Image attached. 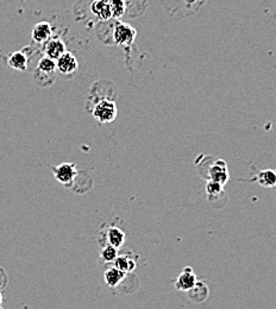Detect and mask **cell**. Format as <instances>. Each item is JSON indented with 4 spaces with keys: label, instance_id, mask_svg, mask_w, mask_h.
Masks as SVG:
<instances>
[{
    "label": "cell",
    "instance_id": "7a4b0ae2",
    "mask_svg": "<svg viewBox=\"0 0 276 309\" xmlns=\"http://www.w3.org/2000/svg\"><path fill=\"white\" fill-rule=\"evenodd\" d=\"M93 117L101 124H110L117 118V105L110 99H99L93 106Z\"/></svg>",
    "mask_w": 276,
    "mask_h": 309
},
{
    "label": "cell",
    "instance_id": "e0dca14e",
    "mask_svg": "<svg viewBox=\"0 0 276 309\" xmlns=\"http://www.w3.org/2000/svg\"><path fill=\"white\" fill-rule=\"evenodd\" d=\"M118 253V249L113 248L111 245H104L100 251V258L104 260L105 263H113L116 260Z\"/></svg>",
    "mask_w": 276,
    "mask_h": 309
},
{
    "label": "cell",
    "instance_id": "9a60e30c",
    "mask_svg": "<svg viewBox=\"0 0 276 309\" xmlns=\"http://www.w3.org/2000/svg\"><path fill=\"white\" fill-rule=\"evenodd\" d=\"M90 9H92V12L100 20H108L112 18V12H111L108 3H103L99 2V0H96V2L92 3Z\"/></svg>",
    "mask_w": 276,
    "mask_h": 309
},
{
    "label": "cell",
    "instance_id": "277c9868",
    "mask_svg": "<svg viewBox=\"0 0 276 309\" xmlns=\"http://www.w3.org/2000/svg\"><path fill=\"white\" fill-rule=\"evenodd\" d=\"M136 38V30L131 25L125 23H118L113 30V40L118 46L128 47L134 43Z\"/></svg>",
    "mask_w": 276,
    "mask_h": 309
},
{
    "label": "cell",
    "instance_id": "30bf717a",
    "mask_svg": "<svg viewBox=\"0 0 276 309\" xmlns=\"http://www.w3.org/2000/svg\"><path fill=\"white\" fill-rule=\"evenodd\" d=\"M188 298H190L191 301L197 302V303H202V302H205L207 300L208 295H209V290H208V286L206 284L204 281H197V283H195V286L192 288L191 290L187 291Z\"/></svg>",
    "mask_w": 276,
    "mask_h": 309
},
{
    "label": "cell",
    "instance_id": "d6986e66",
    "mask_svg": "<svg viewBox=\"0 0 276 309\" xmlns=\"http://www.w3.org/2000/svg\"><path fill=\"white\" fill-rule=\"evenodd\" d=\"M206 192H207V195L209 199H213V197H218L224 194V186H222L218 182L211 181L208 180L207 185H206Z\"/></svg>",
    "mask_w": 276,
    "mask_h": 309
},
{
    "label": "cell",
    "instance_id": "3957f363",
    "mask_svg": "<svg viewBox=\"0 0 276 309\" xmlns=\"http://www.w3.org/2000/svg\"><path fill=\"white\" fill-rule=\"evenodd\" d=\"M52 174H54L55 179L57 182L65 187L71 188L74 183V180L78 176V170H76V165L74 163H61L60 165L52 166Z\"/></svg>",
    "mask_w": 276,
    "mask_h": 309
},
{
    "label": "cell",
    "instance_id": "8992f818",
    "mask_svg": "<svg viewBox=\"0 0 276 309\" xmlns=\"http://www.w3.org/2000/svg\"><path fill=\"white\" fill-rule=\"evenodd\" d=\"M79 63L76 57L69 51H66V53L60 56L56 60V71L61 73L62 75L65 76H71L74 74V73L78 71Z\"/></svg>",
    "mask_w": 276,
    "mask_h": 309
},
{
    "label": "cell",
    "instance_id": "5b68a950",
    "mask_svg": "<svg viewBox=\"0 0 276 309\" xmlns=\"http://www.w3.org/2000/svg\"><path fill=\"white\" fill-rule=\"evenodd\" d=\"M208 178L211 181L218 182L222 186H225L229 181L228 165L224 159H217L208 169Z\"/></svg>",
    "mask_w": 276,
    "mask_h": 309
},
{
    "label": "cell",
    "instance_id": "5bb4252c",
    "mask_svg": "<svg viewBox=\"0 0 276 309\" xmlns=\"http://www.w3.org/2000/svg\"><path fill=\"white\" fill-rule=\"evenodd\" d=\"M8 64L18 72H25L27 69V56L23 51H13L9 55Z\"/></svg>",
    "mask_w": 276,
    "mask_h": 309
},
{
    "label": "cell",
    "instance_id": "7c38bea8",
    "mask_svg": "<svg viewBox=\"0 0 276 309\" xmlns=\"http://www.w3.org/2000/svg\"><path fill=\"white\" fill-rule=\"evenodd\" d=\"M125 276H127V273L116 268L114 265L110 266V268L104 272L105 283H106V286L110 288H116L119 286V284L124 281Z\"/></svg>",
    "mask_w": 276,
    "mask_h": 309
},
{
    "label": "cell",
    "instance_id": "ac0fdd59",
    "mask_svg": "<svg viewBox=\"0 0 276 309\" xmlns=\"http://www.w3.org/2000/svg\"><path fill=\"white\" fill-rule=\"evenodd\" d=\"M108 5L112 12V18H120L121 16H124L125 10H127L124 0H110Z\"/></svg>",
    "mask_w": 276,
    "mask_h": 309
},
{
    "label": "cell",
    "instance_id": "7402d4cb",
    "mask_svg": "<svg viewBox=\"0 0 276 309\" xmlns=\"http://www.w3.org/2000/svg\"><path fill=\"white\" fill-rule=\"evenodd\" d=\"M99 2H103V3H110V0H99Z\"/></svg>",
    "mask_w": 276,
    "mask_h": 309
},
{
    "label": "cell",
    "instance_id": "44dd1931",
    "mask_svg": "<svg viewBox=\"0 0 276 309\" xmlns=\"http://www.w3.org/2000/svg\"><path fill=\"white\" fill-rule=\"evenodd\" d=\"M2 303H3V295H2V291H0V309H3Z\"/></svg>",
    "mask_w": 276,
    "mask_h": 309
},
{
    "label": "cell",
    "instance_id": "6da1fadb",
    "mask_svg": "<svg viewBox=\"0 0 276 309\" xmlns=\"http://www.w3.org/2000/svg\"><path fill=\"white\" fill-rule=\"evenodd\" d=\"M56 72V61L48 56H43L38 61L34 73V80L38 86L49 87L54 82V74Z\"/></svg>",
    "mask_w": 276,
    "mask_h": 309
},
{
    "label": "cell",
    "instance_id": "2e32d148",
    "mask_svg": "<svg viewBox=\"0 0 276 309\" xmlns=\"http://www.w3.org/2000/svg\"><path fill=\"white\" fill-rule=\"evenodd\" d=\"M257 182L262 185L263 187H268V188H271V187L276 186V171L275 170H262V171L258 173L257 175Z\"/></svg>",
    "mask_w": 276,
    "mask_h": 309
},
{
    "label": "cell",
    "instance_id": "8fae6325",
    "mask_svg": "<svg viewBox=\"0 0 276 309\" xmlns=\"http://www.w3.org/2000/svg\"><path fill=\"white\" fill-rule=\"evenodd\" d=\"M31 36L36 43H45L52 36V26L48 22L38 23L34 26Z\"/></svg>",
    "mask_w": 276,
    "mask_h": 309
},
{
    "label": "cell",
    "instance_id": "9c48e42d",
    "mask_svg": "<svg viewBox=\"0 0 276 309\" xmlns=\"http://www.w3.org/2000/svg\"><path fill=\"white\" fill-rule=\"evenodd\" d=\"M105 239H106V245L119 249L125 243V232L117 226H111L105 232Z\"/></svg>",
    "mask_w": 276,
    "mask_h": 309
},
{
    "label": "cell",
    "instance_id": "52a82bcc",
    "mask_svg": "<svg viewBox=\"0 0 276 309\" xmlns=\"http://www.w3.org/2000/svg\"><path fill=\"white\" fill-rule=\"evenodd\" d=\"M197 275H195L193 269L191 266H186L175 281L174 286H175V289L179 291H185L187 293L188 290H191L192 288L195 286L197 283Z\"/></svg>",
    "mask_w": 276,
    "mask_h": 309
},
{
    "label": "cell",
    "instance_id": "603a6c76",
    "mask_svg": "<svg viewBox=\"0 0 276 309\" xmlns=\"http://www.w3.org/2000/svg\"><path fill=\"white\" fill-rule=\"evenodd\" d=\"M192 2H194V0H192Z\"/></svg>",
    "mask_w": 276,
    "mask_h": 309
},
{
    "label": "cell",
    "instance_id": "4fadbf2b",
    "mask_svg": "<svg viewBox=\"0 0 276 309\" xmlns=\"http://www.w3.org/2000/svg\"><path fill=\"white\" fill-rule=\"evenodd\" d=\"M114 266L118 268L125 273L132 272L136 269V258L132 255L129 253H120L117 256L116 260H114Z\"/></svg>",
    "mask_w": 276,
    "mask_h": 309
},
{
    "label": "cell",
    "instance_id": "ffe728a7",
    "mask_svg": "<svg viewBox=\"0 0 276 309\" xmlns=\"http://www.w3.org/2000/svg\"><path fill=\"white\" fill-rule=\"evenodd\" d=\"M8 282H9V279H8V275H6L5 270L0 268V291L5 289L6 286H8Z\"/></svg>",
    "mask_w": 276,
    "mask_h": 309
},
{
    "label": "cell",
    "instance_id": "ba28073f",
    "mask_svg": "<svg viewBox=\"0 0 276 309\" xmlns=\"http://www.w3.org/2000/svg\"><path fill=\"white\" fill-rule=\"evenodd\" d=\"M66 51H67V48H66L65 42L60 40V38H50V40L44 43L45 56L50 57L55 61L62 56Z\"/></svg>",
    "mask_w": 276,
    "mask_h": 309
}]
</instances>
